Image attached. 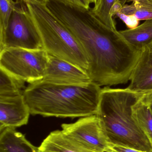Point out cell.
I'll list each match as a JSON object with an SVG mask.
<instances>
[{
    "label": "cell",
    "mask_w": 152,
    "mask_h": 152,
    "mask_svg": "<svg viewBox=\"0 0 152 152\" xmlns=\"http://www.w3.org/2000/svg\"><path fill=\"white\" fill-rule=\"evenodd\" d=\"M46 7L68 28L82 47L88 63L86 72L100 86L130 80L140 52L119 31L104 25L92 12L62 0H48Z\"/></svg>",
    "instance_id": "1"
},
{
    "label": "cell",
    "mask_w": 152,
    "mask_h": 152,
    "mask_svg": "<svg viewBox=\"0 0 152 152\" xmlns=\"http://www.w3.org/2000/svg\"><path fill=\"white\" fill-rule=\"evenodd\" d=\"M101 90L93 82L63 85L42 80L29 84L23 95L32 115L75 118L96 115Z\"/></svg>",
    "instance_id": "2"
},
{
    "label": "cell",
    "mask_w": 152,
    "mask_h": 152,
    "mask_svg": "<svg viewBox=\"0 0 152 152\" xmlns=\"http://www.w3.org/2000/svg\"><path fill=\"white\" fill-rule=\"evenodd\" d=\"M126 88H102L96 115L112 143L152 152V145L133 116V107L144 95Z\"/></svg>",
    "instance_id": "3"
},
{
    "label": "cell",
    "mask_w": 152,
    "mask_h": 152,
    "mask_svg": "<svg viewBox=\"0 0 152 152\" xmlns=\"http://www.w3.org/2000/svg\"><path fill=\"white\" fill-rule=\"evenodd\" d=\"M39 33L43 49L49 55L70 62L87 71L88 63L85 54L72 33L46 5L26 4Z\"/></svg>",
    "instance_id": "4"
},
{
    "label": "cell",
    "mask_w": 152,
    "mask_h": 152,
    "mask_svg": "<svg viewBox=\"0 0 152 152\" xmlns=\"http://www.w3.org/2000/svg\"><path fill=\"white\" fill-rule=\"evenodd\" d=\"M15 1L7 26L0 32V52L10 48L43 49L41 37L26 4L21 0Z\"/></svg>",
    "instance_id": "5"
},
{
    "label": "cell",
    "mask_w": 152,
    "mask_h": 152,
    "mask_svg": "<svg viewBox=\"0 0 152 152\" xmlns=\"http://www.w3.org/2000/svg\"><path fill=\"white\" fill-rule=\"evenodd\" d=\"M49 61L43 49L10 48L0 52V68L29 84L42 80Z\"/></svg>",
    "instance_id": "6"
},
{
    "label": "cell",
    "mask_w": 152,
    "mask_h": 152,
    "mask_svg": "<svg viewBox=\"0 0 152 152\" xmlns=\"http://www.w3.org/2000/svg\"><path fill=\"white\" fill-rule=\"evenodd\" d=\"M62 130L86 147L106 152L112 143L101 121L96 115L83 117L76 122L64 123Z\"/></svg>",
    "instance_id": "7"
},
{
    "label": "cell",
    "mask_w": 152,
    "mask_h": 152,
    "mask_svg": "<svg viewBox=\"0 0 152 152\" xmlns=\"http://www.w3.org/2000/svg\"><path fill=\"white\" fill-rule=\"evenodd\" d=\"M43 80L69 85H85L92 82L85 70L67 61L49 55Z\"/></svg>",
    "instance_id": "8"
},
{
    "label": "cell",
    "mask_w": 152,
    "mask_h": 152,
    "mask_svg": "<svg viewBox=\"0 0 152 152\" xmlns=\"http://www.w3.org/2000/svg\"><path fill=\"white\" fill-rule=\"evenodd\" d=\"M30 114L23 94L0 97V131L26 125Z\"/></svg>",
    "instance_id": "9"
},
{
    "label": "cell",
    "mask_w": 152,
    "mask_h": 152,
    "mask_svg": "<svg viewBox=\"0 0 152 152\" xmlns=\"http://www.w3.org/2000/svg\"><path fill=\"white\" fill-rule=\"evenodd\" d=\"M127 88L141 94L152 93V47L140 52Z\"/></svg>",
    "instance_id": "10"
},
{
    "label": "cell",
    "mask_w": 152,
    "mask_h": 152,
    "mask_svg": "<svg viewBox=\"0 0 152 152\" xmlns=\"http://www.w3.org/2000/svg\"><path fill=\"white\" fill-rule=\"evenodd\" d=\"M38 147L41 152H98L86 147L62 130L51 132Z\"/></svg>",
    "instance_id": "11"
},
{
    "label": "cell",
    "mask_w": 152,
    "mask_h": 152,
    "mask_svg": "<svg viewBox=\"0 0 152 152\" xmlns=\"http://www.w3.org/2000/svg\"><path fill=\"white\" fill-rule=\"evenodd\" d=\"M35 146L16 129L6 128L0 131V152H37Z\"/></svg>",
    "instance_id": "12"
},
{
    "label": "cell",
    "mask_w": 152,
    "mask_h": 152,
    "mask_svg": "<svg viewBox=\"0 0 152 152\" xmlns=\"http://www.w3.org/2000/svg\"><path fill=\"white\" fill-rule=\"evenodd\" d=\"M119 32L126 41L138 51L152 47V19L145 20L135 28Z\"/></svg>",
    "instance_id": "13"
},
{
    "label": "cell",
    "mask_w": 152,
    "mask_h": 152,
    "mask_svg": "<svg viewBox=\"0 0 152 152\" xmlns=\"http://www.w3.org/2000/svg\"><path fill=\"white\" fill-rule=\"evenodd\" d=\"M133 116L152 145V110L145 94L133 107Z\"/></svg>",
    "instance_id": "14"
},
{
    "label": "cell",
    "mask_w": 152,
    "mask_h": 152,
    "mask_svg": "<svg viewBox=\"0 0 152 152\" xmlns=\"http://www.w3.org/2000/svg\"><path fill=\"white\" fill-rule=\"evenodd\" d=\"M25 82L0 68V97L23 94Z\"/></svg>",
    "instance_id": "15"
},
{
    "label": "cell",
    "mask_w": 152,
    "mask_h": 152,
    "mask_svg": "<svg viewBox=\"0 0 152 152\" xmlns=\"http://www.w3.org/2000/svg\"><path fill=\"white\" fill-rule=\"evenodd\" d=\"M130 5L125 4L119 12L134 15L138 20L152 19V0H129Z\"/></svg>",
    "instance_id": "16"
},
{
    "label": "cell",
    "mask_w": 152,
    "mask_h": 152,
    "mask_svg": "<svg viewBox=\"0 0 152 152\" xmlns=\"http://www.w3.org/2000/svg\"><path fill=\"white\" fill-rule=\"evenodd\" d=\"M118 1L124 5L127 0H97L94 8L91 9V11L104 25L113 29H117L111 11L114 4Z\"/></svg>",
    "instance_id": "17"
},
{
    "label": "cell",
    "mask_w": 152,
    "mask_h": 152,
    "mask_svg": "<svg viewBox=\"0 0 152 152\" xmlns=\"http://www.w3.org/2000/svg\"><path fill=\"white\" fill-rule=\"evenodd\" d=\"M15 4L13 0H0V32L7 26Z\"/></svg>",
    "instance_id": "18"
},
{
    "label": "cell",
    "mask_w": 152,
    "mask_h": 152,
    "mask_svg": "<svg viewBox=\"0 0 152 152\" xmlns=\"http://www.w3.org/2000/svg\"><path fill=\"white\" fill-rule=\"evenodd\" d=\"M126 24L129 29H133L138 26L139 20L134 15H126L120 12L116 14Z\"/></svg>",
    "instance_id": "19"
},
{
    "label": "cell",
    "mask_w": 152,
    "mask_h": 152,
    "mask_svg": "<svg viewBox=\"0 0 152 152\" xmlns=\"http://www.w3.org/2000/svg\"><path fill=\"white\" fill-rule=\"evenodd\" d=\"M106 152H149L143 151L124 145L111 143Z\"/></svg>",
    "instance_id": "20"
},
{
    "label": "cell",
    "mask_w": 152,
    "mask_h": 152,
    "mask_svg": "<svg viewBox=\"0 0 152 152\" xmlns=\"http://www.w3.org/2000/svg\"><path fill=\"white\" fill-rule=\"evenodd\" d=\"M68 3L85 9H89L90 3L88 0H62Z\"/></svg>",
    "instance_id": "21"
},
{
    "label": "cell",
    "mask_w": 152,
    "mask_h": 152,
    "mask_svg": "<svg viewBox=\"0 0 152 152\" xmlns=\"http://www.w3.org/2000/svg\"><path fill=\"white\" fill-rule=\"evenodd\" d=\"M26 4L29 3L39 5H46L48 0H21Z\"/></svg>",
    "instance_id": "22"
},
{
    "label": "cell",
    "mask_w": 152,
    "mask_h": 152,
    "mask_svg": "<svg viewBox=\"0 0 152 152\" xmlns=\"http://www.w3.org/2000/svg\"><path fill=\"white\" fill-rule=\"evenodd\" d=\"M146 97L149 101H152V93L145 94Z\"/></svg>",
    "instance_id": "23"
},
{
    "label": "cell",
    "mask_w": 152,
    "mask_h": 152,
    "mask_svg": "<svg viewBox=\"0 0 152 152\" xmlns=\"http://www.w3.org/2000/svg\"><path fill=\"white\" fill-rule=\"evenodd\" d=\"M89 1V2L90 3V4L91 3H96V2H97V0H88Z\"/></svg>",
    "instance_id": "24"
},
{
    "label": "cell",
    "mask_w": 152,
    "mask_h": 152,
    "mask_svg": "<svg viewBox=\"0 0 152 152\" xmlns=\"http://www.w3.org/2000/svg\"><path fill=\"white\" fill-rule=\"evenodd\" d=\"M149 102H150V105H151V110H152V101H149Z\"/></svg>",
    "instance_id": "25"
}]
</instances>
